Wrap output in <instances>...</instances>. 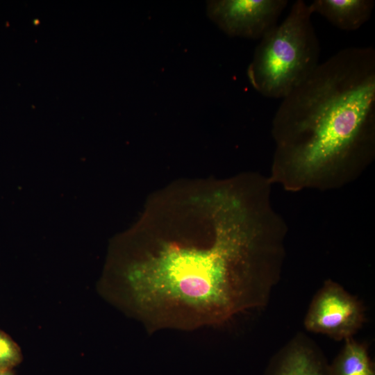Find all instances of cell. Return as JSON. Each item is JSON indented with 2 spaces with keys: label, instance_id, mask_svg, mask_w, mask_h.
Wrapping results in <instances>:
<instances>
[{
  "label": "cell",
  "instance_id": "obj_1",
  "mask_svg": "<svg viewBox=\"0 0 375 375\" xmlns=\"http://www.w3.org/2000/svg\"><path fill=\"white\" fill-rule=\"evenodd\" d=\"M271 192L262 181L249 197L220 186L206 198L212 224L207 243L162 241L125 265L124 300L148 331L218 326L267 305L288 231Z\"/></svg>",
  "mask_w": 375,
  "mask_h": 375
},
{
  "label": "cell",
  "instance_id": "obj_2",
  "mask_svg": "<svg viewBox=\"0 0 375 375\" xmlns=\"http://www.w3.org/2000/svg\"><path fill=\"white\" fill-rule=\"evenodd\" d=\"M272 185L339 189L375 156V51L340 50L282 99L272 119Z\"/></svg>",
  "mask_w": 375,
  "mask_h": 375
},
{
  "label": "cell",
  "instance_id": "obj_3",
  "mask_svg": "<svg viewBox=\"0 0 375 375\" xmlns=\"http://www.w3.org/2000/svg\"><path fill=\"white\" fill-rule=\"evenodd\" d=\"M309 3L296 1L280 24L260 40L247 68L252 87L269 99H283L319 65L320 46Z\"/></svg>",
  "mask_w": 375,
  "mask_h": 375
},
{
  "label": "cell",
  "instance_id": "obj_4",
  "mask_svg": "<svg viewBox=\"0 0 375 375\" xmlns=\"http://www.w3.org/2000/svg\"><path fill=\"white\" fill-rule=\"evenodd\" d=\"M365 320L360 301L339 283L328 279L312 298L303 324L310 332L345 340L353 337Z\"/></svg>",
  "mask_w": 375,
  "mask_h": 375
},
{
  "label": "cell",
  "instance_id": "obj_5",
  "mask_svg": "<svg viewBox=\"0 0 375 375\" xmlns=\"http://www.w3.org/2000/svg\"><path fill=\"white\" fill-rule=\"evenodd\" d=\"M287 0H216L207 1L209 18L226 35L260 40L274 28Z\"/></svg>",
  "mask_w": 375,
  "mask_h": 375
},
{
  "label": "cell",
  "instance_id": "obj_6",
  "mask_svg": "<svg viewBox=\"0 0 375 375\" xmlns=\"http://www.w3.org/2000/svg\"><path fill=\"white\" fill-rule=\"evenodd\" d=\"M269 375H331V372L315 343L299 335L275 356Z\"/></svg>",
  "mask_w": 375,
  "mask_h": 375
},
{
  "label": "cell",
  "instance_id": "obj_7",
  "mask_svg": "<svg viewBox=\"0 0 375 375\" xmlns=\"http://www.w3.org/2000/svg\"><path fill=\"white\" fill-rule=\"evenodd\" d=\"M374 3L373 0H314L309 6L312 13L324 17L336 28L352 31L369 20Z\"/></svg>",
  "mask_w": 375,
  "mask_h": 375
},
{
  "label": "cell",
  "instance_id": "obj_8",
  "mask_svg": "<svg viewBox=\"0 0 375 375\" xmlns=\"http://www.w3.org/2000/svg\"><path fill=\"white\" fill-rule=\"evenodd\" d=\"M344 341L342 350L329 366L331 375H375L367 345L353 337Z\"/></svg>",
  "mask_w": 375,
  "mask_h": 375
},
{
  "label": "cell",
  "instance_id": "obj_9",
  "mask_svg": "<svg viewBox=\"0 0 375 375\" xmlns=\"http://www.w3.org/2000/svg\"><path fill=\"white\" fill-rule=\"evenodd\" d=\"M22 360L19 347L0 330V370L11 369Z\"/></svg>",
  "mask_w": 375,
  "mask_h": 375
},
{
  "label": "cell",
  "instance_id": "obj_10",
  "mask_svg": "<svg viewBox=\"0 0 375 375\" xmlns=\"http://www.w3.org/2000/svg\"><path fill=\"white\" fill-rule=\"evenodd\" d=\"M0 375H14L11 369L0 370Z\"/></svg>",
  "mask_w": 375,
  "mask_h": 375
}]
</instances>
